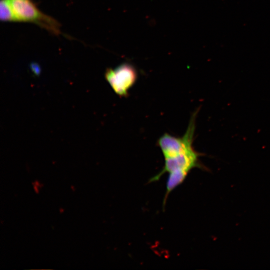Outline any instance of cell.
I'll return each mask as SVG.
<instances>
[{"label": "cell", "mask_w": 270, "mask_h": 270, "mask_svg": "<svg viewBox=\"0 0 270 270\" xmlns=\"http://www.w3.org/2000/svg\"><path fill=\"white\" fill-rule=\"evenodd\" d=\"M0 18L6 22H18L10 0H1Z\"/></svg>", "instance_id": "obj_3"}, {"label": "cell", "mask_w": 270, "mask_h": 270, "mask_svg": "<svg viewBox=\"0 0 270 270\" xmlns=\"http://www.w3.org/2000/svg\"><path fill=\"white\" fill-rule=\"evenodd\" d=\"M10 1L18 22L32 23L52 34H60V23L54 18L42 12L31 0Z\"/></svg>", "instance_id": "obj_1"}, {"label": "cell", "mask_w": 270, "mask_h": 270, "mask_svg": "<svg viewBox=\"0 0 270 270\" xmlns=\"http://www.w3.org/2000/svg\"><path fill=\"white\" fill-rule=\"evenodd\" d=\"M138 78L135 68L128 63L123 64L114 69H109L106 73V78L115 93L124 98L128 96Z\"/></svg>", "instance_id": "obj_2"}]
</instances>
